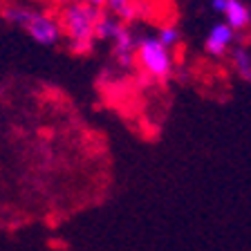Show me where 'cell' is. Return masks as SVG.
<instances>
[{"label": "cell", "instance_id": "1", "mask_svg": "<svg viewBox=\"0 0 251 251\" xmlns=\"http://www.w3.org/2000/svg\"><path fill=\"white\" fill-rule=\"evenodd\" d=\"M0 21L18 27L41 47H56L63 41L61 18L56 14L27 2H5L0 7Z\"/></svg>", "mask_w": 251, "mask_h": 251}, {"label": "cell", "instance_id": "2", "mask_svg": "<svg viewBox=\"0 0 251 251\" xmlns=\"http://www.w3.org/2000/svg\"><path fill=\"white\" fill-rule=\"evenodd\" d=\"M103 14V7H94L90 2H72L61 7L58 18L63 27V38L68 43V50L74 56H88L92 54L97 38V25Z\"/></svg>", "mask_w": 251, "mask_h": 251}, {"label": "cell", "instance_id": "3", "mask_svg": "<svg viewBox=\"0 0 251 251\" xmlns=\"http://www.w3.org/2000/svg\"><path fill=\"white\" fill-rule=\"evenodd\" d=\"M135 68L139 70L148 81L155 83H164L175 74V58H173V50L166 47L157 34H144L137 41V56H135Z\"/></svg>", "mask_w": 251, "mask_h": 251}, {"label": "cell", "instance_id": "4", "mask_svg": "<svg viewBox=\"0 0 251 251\" xmlns=\"http://www.w3.org/2000/svg\"><path fill=\"white\" fill-rule=\"evenodd\" d=\"M137 41L139 36H135V31L130 29L128 23L121 25V29L115 34V38L110 41V50H112V58L117 61V65L124 70L135 68V56H137Z\"/></svg>", "mask_w": 251, "mask_h": 251}, {"label": "cell", "instance_id": "5", "mask_svg": "<svg viewBox=\"0 0 251 251\" xmlns=\"http://www.w3.org/2000/svg\"><path fill=\"white\" fill-rule=\"evenodd\" d=\"M235 34H238V31H235L226 21L211 25L209 34H206V38H204V52L209 54V56H213V58L226 56V54L233 50L235 41H238Z\"/></svg>", "mask_w": 251, "mask_h": 251}, {"label": "cell", "instance_id": "6", "mask_svg": "<svg viewBox=\"0 0 251 251\" xmlns=\"http://www.w3.org/2000/svg\"><path fill=\"white\" fill-rule=\"evenodd\" d=\"M105 11L130 25V23L139 21V18L151 16L152 2L151 0H108L105 2Z\"/></svg>", "mask_w": 251, "mask_h": 251}, {"label": "cell", "instance_id": "7", "mask_svg": "<svg viewBox=\"0 0 251 251\" xmlns=\"http://www.w3.org/2000/svg\"><path fill=\"white\" fill-rule=\"evenodd\" d=\"M222 18L233 27L235 31H245L251 25V7L242 0H226V7L222 11Z\"/></svg>", "mask_w": 251, "mask_h": 251}, {"label": "cell", "instance_id": "8", "mask_svg": "<svg viewBox=\"0 0 251 251\" xmlns=\"http://www.w3.org/2000/svg\"><path fill=\"white\" fill-rule=\"evenodd\" d=\"M231 68L245 83H251V47L233 45L231 50Z\"/></svg>", "mask_w": 251, "mask_h": 251}, {"label": "cell", "instance_id": "9", "mask_svg": "<svg viewBox=\"0 0 251 251\" xmlns=\"http://www.w3.org/2000/svg\"><path fill=\"white\" fill-rule=\"evenodd\" d=\"M157 38L164 43L166 47H177L179 43H182V31H179L177 25H173V23H164V25H159V29H157Z\"/></svg>", "mask_w": 251, "mask_h": 251}, {"label": "cell", "instance_id": "10", "mask_svg": "<svg viewBox=\"0 0 251 251\" xmlns=\"http://www.w3.org/2000/svg\"><path fill=\"white\" fill-rule=\"evenodd\" d=\"M50 2H54L56 7H65V5H72V2H81V0H50ZM83 2H90V5H94V7H103L105 9V2H108V0H83Z\"/></svg>", "mask_w": 251, "mask_h": 251}, {"label": "cell", "instance_id": "11", "mask_svg": "<svg viewBox=\"0 0 251 251\" xmlns=\"http://www.w3.org/2000/svg\"><path fill=\"white\" fill-rule=\"evenodd\" d=\"M226 7V0H211V9L215 11V14H222Z\"/></svg>", "mask_w": 251, "mask_h": 251}]
</instances>
